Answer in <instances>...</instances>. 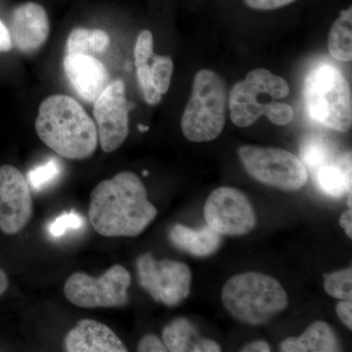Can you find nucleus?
Wrapping results in <instances>:
<instances>
[{"mask_svg":"<svg viewBox=\"0 0 352 352\" xmlns=\"http://www.w3.org/2000/svg\"><path fill=\"white\" fill-rule=\"evenodd\" d=\"M157 208L135 173L122 171L91 192L88 217L104 237H136L154 221Z\"/></svg>","mask_w":352,"mask_h":352,"instance_id":"nucleus-1","label":"nucleus"},{"mask_svg":"<svg viewBox=\"0 0 352 352\" xmlns=\"http://www.w3.org/2000/svg\"><path fill=\"white\" fill-rule=\"evenodd\" d=\"M34 126L44 144L65 159H88L98 146L94 120L78 101L67 95L44 99Z\"/></svg>","mask_w":352,"mask_h":352,"instance_id":"nucleus-2","label":"nucleus"},{"mask_svg":"<svg viewBox=\"0 0 352 352\" xmlns=\"http://www.w3.org/2000/svg\"><path fill=\"white\" fill-rule=\"evenodd\" d=\"M221 300L236 320L252 326L264 325L288 307V296L281 284L259 272L231 277L222 289Z\"/></svg>","mask_w":352,"mask_h":352,"instance_id":"nucleus-3","label":"nucleus"},{"mask_svg":"<svg viewBox=\"0 0 352 352\" xmlns=\"http://www.w3.org/2000/svg\"><path fill=\"white\" fill-rule=\"evenodd\" d=\"M305 103L310 118L322 126L349 132L352 126V97L349 80L338 67H315L305 83Z\"/></svg>","mask_w":352,"mask_h":352,"instance_id":"nucleus-4","label":"nucleus"},{"mask_svg":"<svg viewBox=\"0 0 352 352\" xmlns=\"http://www.w3.org/2000/svg\"><path fill=\"white\" fill-rule=\"evenodd\" d=\"M227 99L226 85L221 76L210 69L199 71L182 115L185 138L196 143L219 138L226 124Z\"/></svg>","mask_w":352,"mask_h":352,"instance_id":"nucleus-5","label":"nucleus"},{"mask_svg":"<svg viewBox=\"0 0 352 352\" xmlns=\"http://www.w3.org/2000/svg\"><path fill=\"white\" fill-rule=\"evenodd\" d=\"M238 156L254 179L268 186L296 191L307 182V170L293 153L279 148L243 146Z\"/></svg>","mask_w":352,"mask_h":352,"instance_id":"nucleus-6","label":"nucleus"},{"mask_svg":"<svg viewBox=\"0 0 352 352\" xmlns=\"http://www.w3.org/2000/svg\"><path fill=\"white\" fill-rule=\"evenodd\" d=\"M131 283L129 271L120 264H115L98 278L75 273L67 280L64 294L67 300L78 307H122L129 302L127 289Z\"/></svg>","mask_w":352,"mask_h":352,"instance_id":"nucleus-7","label":"nucleus"},{"mask_svg":"<svg viewBox=\"0 0 352 352\" xmlns=\"http://www.w3.org/2000/svg\"><path fill=\"white\" fill-rule=\"evenodd\" d=\"M138 281L153 300L166 307H176L190 294L192 273L182 261H156L152 254H141L136 261Z\"/></svg>","mask_w":352,"mask_h":352,"instance_id":"nucleus-8","label":"nucleus"},{"mask_svg":"<svg viewBox=\"0 0 352 352\" xmlns=\"http://www.w3.org/2000/svg\"><path fill=\"white\" fill-rule=\"evenodd\" d=\"M267 94L274 99L286 98L289 94L288 82L266 69H252L244 80L234 85L229 95V109L233 124L248 127L264 115L267 103L258 102V95Z\"/></svg>","mask_w":352,"mask_h":352,"instance_id":"nucleus-9","label":"nucleus"},{"mask_svg":"<svg viewBox=\"0 0 352 352\" xmlns=\"http://www.w3.org/2000/svg\"><path fill=\"white\" fill-rule=\"evenodd\" d=\"M206 221L220 235L243 236L254 230L256 212L240 190L220 187L208 196L204 208Z\"/></svg>","mask_w":352,"mask_h":352,"instance_id":"nucleus-10","label":"nucleus"},{"mask_svg":"<svg viewBox=\"0 0 352 352\" xmlns=\"http://www.w3.org/2000/svg\"><path fill=\"white\" fill-rule=\"evenodd\" d=\"M129 103L122 80L109 83L94 101V116L102 150L112 153L124 144L129 133Z\"/></svg>","mask_w":352,"mask_h":352,"instance_id":"nucleus-11","label":"nucleus"},{"mask_svg":"<svg viewBox=\"0 0 352 352\" xmlns=\"http://www.w3.org/2000/svg\"><path fill=\"white\" fill-rule=\"evenodd\" d=\"M32 215L29 183L15 166H0V231L6 235L20 233Z\"/></svg>","mask_w":352,"mask_h":352,"instance_id":"nucleus-12","label":"nucleus"},{"mask_svg":"<svg viewBox=\"0 0 352 352\" xmlns=\"http://www.w3.org/2000/svg\"><path fill=\"white\" fill-rule=\"evenodd\" d=\"M9 34L20 52L32 54L41 50L50 34V23L45 8L36 2H25L11 14Z\"/></svg>","mask_w":352,"mask_h":352,"instance_id":"nucleus-13","label":"nucleus"},{"mask_svg":"<svg viewBox=\"0 0 352 352\" xmlns=\"http://www.w3.org/2000/svg\"><path fill=\"white\" fill-rule=\"evenodd\" d=\"M63 67L72 87L88 103H94L110 83V75L105 65L91 55L66 54Z\"/></svg>","mask_w":352,"mask_h":352,"instance_id":"nucleus-14","label":"nucleus"},{"mask_svg":"<svg viewBox=\"0 0 352 352\" xmlns=\"http://www.w3.org/2000/svg\"><path fill=\"white\" fill-rule=\"evenodd\" d=\"M68 352H126V346L105 324L92 319L78 321L65 338Z\"/></svg>","mask_w":352,"mask_h":352,"instance_id":"nucleus-15","label":"nucleus"},{"mask_svg":"<svg viewBox=\"0 0 352 352\" xmlns=\"http://www.w3.org/2000/svg\"><path fill=\"white\" fill-rule=\"evenodd\" d=\"M312 173L317 186L326 195L340 198L352 193L351 152L333 157Z\"/></svg>","mask_w":352,"mask_h":352,"instance_id":"nucleus-16","label":"nucleus"},{"mask_svg":"<svg viewBox=\"0 0 352 352\" xmlns=\"http://www.w3.org/2000/svg\"><path fill=\"white\" fill-rule=\"evenodd\" d=\"M170 240L176 249L200 258L214 254L222 243L221 235L208 224L197 229L175 224L171 227Z\"/></svg>","mask_w":352,"mask_h":352,"instance_id":"nucleus-17","label":"nucleus"},{"mask_svg":"<svg viewBox=\"0 0 352 352\" xmlns=\"http://www.w3.org/2000/svg\"><path fill=\"white\" fill-rule=\"evenodd\" d=\"M284 352H333L340 351L337 335L324 321L312 323L300 337L288 338L282 342Z\"/></svg>","mask_w":352,"mask_h":352,"instance_id":"nucleus-18","label":"nucleus"},{"mask_svg":"<svg viewBox=\"0 0 352 352\" xmlns=\"http://www.w3.org/2000/svg\"><path fill=\"white\" fill-rule=\"evenodd\" d=\"M352 9L342 11L331 28L328 50L335 59L342 62L352 60Z\"/></svg>","mask_w":352,"mask_h":352,"instance_id":"nucleus-19","label":"nucleus"},{"mask_svg":"<svg viewBox=\"0 0 352 352\" xmlns=\"http://www.w3.org/2000/svg\"><path fill=\"white\" fill-rule=\"evenodd\" d=\"M110 41V36L103 30L76 28L69 34L65 50L66 54L78 53L94 56V54L107 50Z\"/></svg>","mask_w":352,"mask_h":352,"instance_id":"nucleus-20","label":"nucleus"},{"mask_svg":"<svg viewBox=\"0 0 352 352\" xmlns=\"http://www.w3.org/2000/svg\"><path fill=\"white\" fill-rule=\"evenodd\" d=\"M200 336L191 322L184 317L176 318L164 328L163 342L171 352H196Z\"/></svg>","mask_w":352,"mask_h":352,"instance_id":"nucleus-21","label":"nucleus"},{"mask_svg":"<svg viewBox=\"0 0 352 352\" xmlns=\"http://www.w3.org/2000/svg\"><path fill=\"white\" fill-rule=\"evenodd\" d=\"M62 173V166L58 160L50 159L28 173L27 182L34 191L41 192L53 184Z\"/></svg>","mask_w":352,"mask_h":352,"instance_id":"nucleus-22","label":"nucleus"},{"mask_svg":"<svg viewBox=\"0 0 352 352\" xmlns=\"http://www.w3.org/2000/svg\"><path fill=\"white\" fill-rule=\"evenodd\" d=\"M302 163L308 166L310 170H316L321 164L327 163L335 157L332 148L319 138L308 139L303 143L302 150Z\"/></svg>","mask_w":352,"mask_h":352,"instance_id":"nucleus-23","label":"nucleus"},{"mask_svg":"<svg viewBox=\"0 0 352 352\" xmlns=\"http://www.w3.org/2000/svg\"><path fill=\"white\" fill-rule=\"evenodd\" d=\"M324 289L329 296L342 300H351L352 298V270L336 271L324 275Z\"/></svg>","mask_w":352,"mask_h":352,"instance_id":"nucleus-24","label":"nucleus"},{"mask_svg":"<svg viewBox=\"0 0 352 352\" xmlns=\"http://www.w3.org/2000/svg\"><path fill=\"white\" fill-rule=\"evenodd\" d=\"M151 61L150 69L153 85L162 95L166 94L170 88L175 68L173 59L168 56H159L154 53Z\"/></svg>","mask_w":352,"mask_h":352,"instance_id":"nucleus-25","label":"nucleus"},{"mask_svg":"<svg viewBox=\"0 0 352 352\" xmlns=\"http://www.w3.org/2000/svg\"><path fill=\"white\" fill-rule=\"evenodd\" d=\"M136 76H138L139 85H140L143 96H144L148 105H157L162 101L163 96L153 85L150 64L147 63L136 67Z\"/></svg>","mask_w":352,"mask_h":352,"instance_id":"nucleus-26","label":"nucleus"},{"mask_svg":"<svg viewBox=\"0 0 352 352\" xmlns=\"http://www.w3.org/2000/svg\"><path fill=\"white\" fill-rule=\"evenodd\" d=\"M83 223L85 220L80 214L75 212H65L50 224L48 230L53 237H61L69 230H78Z\"/></svg>","mask_w":352,"mask_h":352,"instance_id":"nucleus-27","label":"nucleus"},{"mask_svg":"<svg viewBox=\"0 0 352 352\" xmlns=\"http://www.w3.org/2000/svg\"><path fill=\"white\" fill-rule=\"evenodd\" d=\"M294 115V109L283 102H270L264 111V116L276 126H287L293 120Z\"/></svg>","mask_w":352,"mask_h":352,"instance_id":"nucleus-28","label":"nucleus"},{"mask_svg":"<svg viewBox=\"0 0 352 352\" xmlns=\"http://www.w3.org/2000/svg\"><path fill=\"white\" fill-rule=\"evenodd\" d=\"M154 39L150 31L141 32L134 47V64L135 67L149 63L154 55Z\"/></svg>","mask_w":352,"mask_h":352,"instance_id":"nucleus-29","label":"nucleus"},{"mask_svg":"<svg viewBox=\"0 0 352 352\" xmlns=\"http://www.w3.org/2000/svg\"><path fill=\"white\" fill-rule=\"evenodd\" d=\"M139 352H166L168 351L163 340L153 333H148L140 340L138 346Z\"/></svg>","mask_w":352,"mask_h":352,"instance_id":"nucleus-30","label":"nucleus"},{"mask_svg":"<svg viewBox=\"0 0 352 352\" xmlns=\"http://www.w3.org/2000/svg\"><path fill=\"white\" fill-rule=\"evenodd\" d=\"M296 0H245V4L256 10H275L289 4L293 3Z\"/></svg>","mask_w":352,"mask_h":352,"instance_id":"nucleus-31","label":"nucleus"},{"mask_svg":"<svg viewBox=\"0 0 352 352\" xmlns=\"http://www.w3.org/2000/svg\"><path fill=\"white\" fill-rule=\"evenodd\" d=\"M338 317L349 330L352 329V302L351 300H342L336 307Z\"/></svg>","mask_w":352,"mask_h":352,"instance_id":"nucleus-32","label":"nucleus"},{"mask_svg":"<svg viewBox=\"0 0 352 352\" xmlns=\"http://www.w3.org/2000/svg\"><path fill=\"white\" fill-rule=\"evenodd\" d=\"M12 41L6 25L0 21V52H7L12 48Z\"/></svg>","mask_w":352,"mask_h":352,"instance_id":"nucleus-33","label":"nucleus"},{"mask_svg":"<svg viewBox=\"0 0 352 352\" xmlns=\"http://www.w3.org/2000/svg\"><path fill=\"white\" fill-rule=\"evenodd\" d=\"M221 346L212 340L203 339L201 338L197 344L196 352H219Z\"/></svg>","mask_w":352,"mask_h":352,"instance_id":"nucleus-34","label":"nucleus"},{"mask_svg":"<svg viewBox=\"0 0 352 352\" xmlns=\"http://www.w3.org/2000/svg\"><path fill=\"white\" fill-rule=\"evenodd\" d=\"M340 226L346 230L347 237L352 238V212L351 208L346 210L340 219Z\"/></svg>","mask_w":352,"mask_h":352,"instance_id":"nucleus-35","label":"nucleus"},{"mask_svg":"<svg viewBox=\"0 0 352 352\" xmlns=\"http://www.w3.org/2000/svg\"><path fill=\"white\" fill-rule=\"evenodd\" d=\"M243 352H270L271 351L270 346L263 340H258V342H251V344L245 346L242 349Z\"/></svg>","mask_w":352,"mask_h":352,"instance_id":"nucleus-36","label":"nucleus"},{"mask_svg":"<svg viewBox=\"0 0 352 352\" xmlns=\"http://www.w3.org/2000/svg\"><path fill=\"white\" fill-rule=\"evenodd\" d=\"M9 287V279L6 271L0 268V296L3 295Z\"/></svg>","mask_w":352,"mask_h":352,"instance_id":"nucleus-37","label":"nucleus"},{"mask_svg":"<svg viewBox=\"0 0 352 352\" xmlns=\"http://www.w3.org/2000/svg\"><path fill=\"white\" fill-rule=\"evenodd\" d=\"M139 131H148V127L147 126H139Z\"/></svg>","mask_w":352,"mask_h":352,"instance_id":"nucleus-38","label":"nucleus"},{"mask_svg":"<svg viewBox=\"0 0 352 352\" xmlns=\"http://www.w3.org/2000/svg\"><path fill=\"white\" fill-rule=\"evenodd\" d=\"M143 175H144L145 176H147L148 175V171H143Z\"/></svg>","mask_w":352,"mask_h":352,"instance_id":"nucleus-39","label":"nucleus"}]
</instances>
